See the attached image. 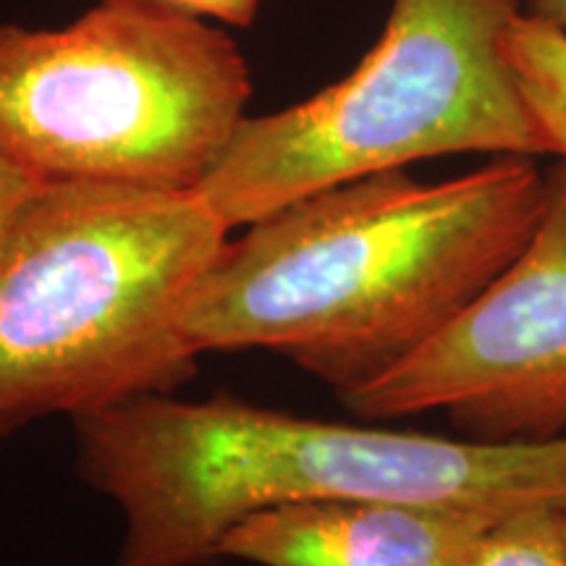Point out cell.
<instances>
[{
  "label": "cell",
  "instance_id": "1",
  "mask_svg": "<svg viewBox=\"0 0 566 566\" xmlns=\"http://www.w3.org/2000/svg\"><path fill=\"white\" fill-rule=\"evenodd\" d=\"M546 200L535 158L457 179L405 168L302 197L244 226L187 310L200 354L271 349L338 396L405 363L525 247Z\"/></svg>",
  "mask_w": 566,
  "mask_h": 566
},
{
  "label": "cell",
  "instance_id": "2",
  "mask_svg": "<svg viewBox=\"0 0 566 566\" xmlns=\"http://www.w3.org/2000/svg\"><path fill=\"white\" fill-rule=\"evenodd\" d=\"M74 428L80 475L124 512L116 566L210 564L244 516L296 501H405L495 516L566 501V438L457 441L171 394L80 417Z\"/></svg>",
  "mask_w": 566,
  "mask_h": 566
},
{
  "label": "cell",
  "instance_id": "3",
  "mask_svg": "<svg viewBox=\"0 0 566 566\" xmlns=\"http://www.w3.org/2000/svg\"><path fill=\"white\" fill-rule=\"evenodd\" d=\"M229 237L197 189L42 184L0 242V436L195 378L184 321Z\"/></svg>",
  "mask_w": 566,
  "mask_h": 566
},
{
  "label": "cell",
  "instance_id": "4",
  "mask_svg": "<svg viewBox=\"0 0 566 566\" xmlns=\"http://www.w3.org/2000/svg\"><path fill=\"white\" fill-rule=\"evenodd\" d=\"M520 0H394L359 66L304 103L244 116L197 195L226 229L363 176L462 153L551 155L504 34Z\"/></svg>",
  "mask_w": 566,
  "mask_h": 566
},
{
  "label": "cell",
  "instance_id": "5",
  "mask_svg": "<svg viewBox=\"0 0 566 566\" xmlns=\"http://www.w3.org/2000/svg\"><path fill=\"white\" fill-rule=\"evenodd\" d=\"M252 82L221 24L103 0L61 30L0 24V150L40 181L197 189Z\"/></svg>",
  "mask_w": 566,
  "mask_h": 566
},
{
  "label": "cell",
  "instance_id": "6",
  "mask_svg": "<svg viewBox=\"0 0 566 566\" xmlns=\"http://www.w3.org/2000/svg\"><path fill=\"white\" fill-rule=\"evenodd\" d=\"M370 422L443 412L472 441L566 433V166L546 171L533 233L446 328L405 363L338 396Z\"/></svg>",
  "mask_w": 566,
  "mask_h": 566
},
{
  "label": "cell",
  "instance_id": "7",
  "mask_svg": "<svg viewBox=\"0 0 566 566\" xmlns=\"http://www.w3.org/2000/svg\"><path fill=\"white\" fill-rule=\"evenodd\" d=\"M501 516L462 506L328 499L263 509L233 525L218 558L254 566H464Z\"/></svg>",
  "mask_w": 566,
  "mask_h": 566
},
{
  "label": "cell",
  "instance_id": "8",
  "mask_svg": "<svg viewBox=\"0 0 566 566\" xmlns=\"http://www.w3.org/2000/svg\"><path fill=\"white\" fill-rule=\"evenodd\" d=\"M504 55L551 155L566 166V32L522 11L504 34Z\"/></svg>",
  "mask_w": 566,
  "mask_h": 566
},
{
  "label": "cell",
  "instance_id": "9",
  "mask_svg": "<svg viewBox=\"0 0 566 566\" xmlns=\"http://www.w3.org/2000/svg\"><path fill=\"white\" fill-rule=\"evenodd\" d=\"M464 566H566L554 506H530L495 520Z\"/></svg>",
  "mask_w": 566,
  "mask_h": 566
},
{
  "label": "cell",
  "instance_id": "10",
  "mask_svg": "<svg viewBox=\"0 0 566 566\" xmlns=\"http://www.w3.org/2000/svg\"><path fill=\"white\" fill-rule=\"evenodd\" d=\"M42 184L45 181H40L38 176H32L24 166H19L17 160L0 150V242L9 233L11 223L17 221L21 208L30 202V197Z\"/></svg>",
  "mask_w": 566,
  "mask_h": 566
},
{
  "label": "cell",
  "instance_id": "11",
  "mask_svg": "<svg viewBox=\"0 0 566 566\" xmlns=\"http://www.w3.org/2000/svg\"><path fill=\"white\" fill-rule=\"evenodd\" d=\"M142 3L166 6V9L192 13V17L210 19L216 24L247 27L258 17L260 0H142Z\"/></svg>",
  "mask_w": 566,
  "mask_h": 566
},
{
  "label": "cell",
  "instance_id": "12",
  "mask_svg": "<svg viewBox=\"0 0 566 566\" xmlns=\"http://www.w3.org/2000/svg\"><path fill=\"white\" fill-rule=\"evenodd\" d=\"M525 13L566 32V0H527Z\"/></svg>",
  "mask_w": 566,
  "mask_h": 566
},
{
  "label": "cell",
  "instance_id": "13",
  "mask_svg": "<svg viewBox=\"0 0 566 566\" xmlns=\"http://www.w3.org/2000/svg\"><path fill=\"white\" fill-rule=\"evenodd\" d=\"M556 520H558V530H562L564 543H566V501L564 504H556Z\"/></svg>",
  "mask_w": 566,
  "mask_h": 566
}]
</instances>
